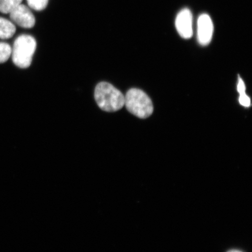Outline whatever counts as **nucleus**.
<instances>
[{
	"label": "nucleus",
	"mask_w": 252,
	"mask_h": 252,
	"mask_svg": "<svg viewBox=\"0 0 252 252\" xmlns=\"http://www.w3.org/2000/svg\"><path fill=\"white\" fill-rule=\"evenodd\" d=\"M237 90L239 93V102L242 106L249 108L251 105L250 97L246 94V87L244 81L239 77Z\"/></svg>",
	"instance_id": "nucleus-8"
},
{
	"label": "nucleus",
	"mask_w": 252,
	"mask_h": 252,
	"mask_svg": "<svg viewBox=\"0 0 252 252\" xmlns=\"http://www.w3.org/2000/svg\"><path fill=\"white\" fill-rule=\"evenodd\" d=\"M16 32L15 25L7 19L0 17V39H8L14 36Z\"/></svg>",
	"instance_id": "nucleus-7"
},
{
	"label": "nucleus",
	"mask_w": 252,
	"mask_h": 252,
	"mask_svg": "<svg viewBox=\"0 0 252 252\" xmlns=\"http://www.w3.org/2000/svg\"><path fill=\"white\" fill-rule=\"evenodd\" d=\"M175 27L183 38L190 39L193 36V15L190 9H183L179 12L176 18Z\"/></svg>",
	"instance_id": "nucleus-4"
},
{
	"label": "nucleus",
	"mask_w": 252,
	"mask_h": 252,
	"mask_svg": "<svg viewBox=\"0 0 252 252\" xmlns=\"http://www.w3.org/2000/svg\"><path fill=\"white\" fill-rule=\"evenodd\" d=\"M23 0H0V12L3 14H9L21 4Z\"/></svg>",
	"instance_id": "nucleus-9"
},
{
	"label": "nucleus",
	"mask_w": 252,
	"mask_h": 252,
	"mask_svg": "<svg viewBox=\"0 0 252 252\" xmlns=\"http://www.w3.org/2000/svg\"><path fill=\"white\" fill-rule=\"evenodd\" d=\"M36 41L33 36L22 34L15 39L12 48V61L21 68L29 67L36 49Z\"/></svg>",
	"instance_id": "nucleus-2"
},
{
	"label": "nucleus",
	"mask_w": 252,
	"mask_h": 252,
	"mask_svg": "<svg viewBox=\"0 0 252 252\" xmlns=\"http://www.w3.org/2000/svg\"><path fill=\"white\" fill-rule=\"evenodd\" d=\"M9 14L12 21L22 28L30 29L35 25V18L32 12L24 4L18 6Z\"/></svg>",
	"instance_id": "nucleus-6"
},
{
	"label": "nucleus",
	"mask_w": 252,
	"mask_h": 252,
	"mask_svg": "<svg viewBox=\"0 0 252 252\" xmlns=\"http://www.w3.org/2000/svg\"><path fill=\"white\" fill-rule=\"evenodd\" d=\"M228 252H242L240 251H238V250H231V251H228Z\"/></svg>",
	"instance_id": "nucleus-12"
},
{
	"label": "nucleus",
	"mask_w": 252,
	"mask_h": 252,
	"mask_svg": "<svg viewBox=\"0 0 252 252\" xmlns=\"http://www.w3.org/2000/svg\"><path fill=\"white\" fill-rule=\"evenodd\" d=\"M125 105L129 112L141 119L150 117L154 110L150 97L137 88H132L126 94Z\"/></svg>",
	"instance_id": "nucleus-3"
},
{
	"label": "nucleus",
	"mask_w": 252,
	"mask_h": 252,
	"mask_svg": "<svg viewBox=\"0 0 252 252\" xmlns=\"http://www.w3.org/2000/svg\"><path fill=\"white\" fill-rule=\"evenodd\" d=\"M214 25L212 18L207 14L200 15L197 21V39L202 46L209 45L213 38Z\"/></svg>",
	"instance_id": "nucleus-5"
},
{
	"label": "nucleus",
	"mask_w": 252,
	"mask_h": 252,
	"mask_svg": "<svg viewBox=\"0 0 252 252\" xmlns=\"http://www.w3.org/2000/svg\"><path fill=\"white\" fill-rule=\"evenodd\" d=\"M27 1L31 8L40 11L46 8L49 0H27Z\"/></svg>",
	"instance_id": "nucleus-11"
},
{
	"label": "nucleus",
	"mask_w": 252,
	"mask_h": 252,
	"mask_svg": "<svg viewBox=\"0 0 252 252\" xmlns=\"http://www.w3.org/2000/svg\"><path fill=\"white\" fill-rule=\"evenodd\" d=\"M12 48L8 43L0 42V63H4L10 58Z\"/></svg>",
	"instance_id": "nucleus-10"
},
{
	"label": "nucleus",
	"mask_w": 252,
	"mask_h": 252,
	"mask_svg": "<svg viewBox=\"0 0 252 252\" xmlns=\"http://www.w3.org/2000/svg\"><path fill=\"white\" fill-rule=\"evenodd\" d=\"M94 99L103 111L115 112L125 105V96L117 88L106 82L97 85L94 90Z\"/></svg>",
	"instance_id": "nucleus-1"
}]
</instances>
